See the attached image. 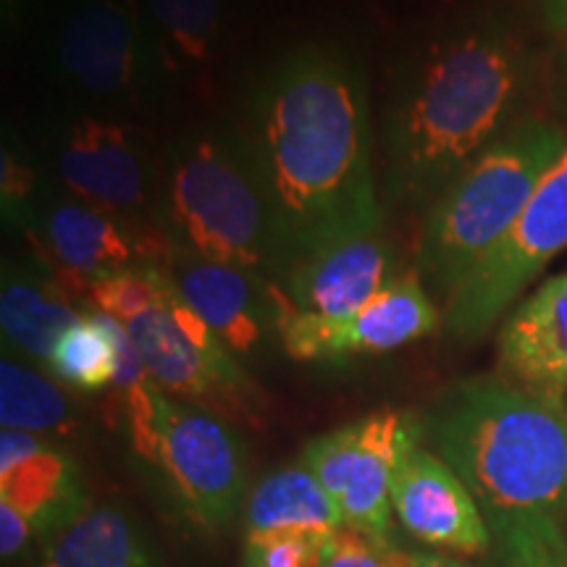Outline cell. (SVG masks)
Segmentation results:
<instances>
[{"instance_id":"cell-1","label":"cell","mask_w":567,"mask_h":567,"mask_svg":"<svg viewBox=\"0 0 567 567\" xmlns=\"http://www.w3.org/2000/svg\"><path fill=\"white\" fill-rule=\"evenodd\" d=\"M250 158L279 271L316 247L381 229L365 90L337 55L302 48L268 74L252 103Z\"/></svg>"},{"instance_id":"cell-2","label":"cell","mask_w":567,"mask_h":567,"mask_svg":"<svg viewBox=\"0 0 567 567\" xmlns=\"http://www.w3.org/2000/svg\"><path fill=\"white\" fill-rule=\"evenodd\" d=\"M488 528L567 517V405L507 379L460 381L423 425Z\"/></svg>"},{"instance_id":"cell-3","label":"cell","mask_w":567,"mask_h":567,"mask_svg":"<svg viewBox=\"0 0 567 567\" xmlns=\"http://www.w3.org/2000/svg\"><path fill=\"white\" fill-rule=\"evenodd\" d=\"M523 51L496 27L436 48L389 126V176L405 200L439 195L502 137L523 87Z\"/></svg>"},{"instance_id":"cell-4","label":"cell","mask_w":567,"mask_h":567,"mask_svg":"<svg viewBox=\"0 0 567 567\" xmlns=\"http://www.w3.org/2000/svg\"><path fill=\"white\" fill-rule=\"evenodd\" d=\"M565 145V132L555 124L515 126L436 197L425 216L415 271L429 276L444 300L502 243Z\"/></svg>"},{"instance_id":"cell-5","label":"cell","mask_w":567,"mask_h":567,"mask_svg":"<svg viewBox=\"0 0 567 567\" xmlns=\"http://www.w3.org/2000/svg\"><path fill=\"white\" fill-rule=\"evenodd\" d=\"M168 239L203 258L255 276L279 271V243L250 153L200 137L168 174Z\"/></svg>"},{"instance_id":"cell-6","label":"cell","mask_w":567,"mask_h":567,"mask_svg":"<svg viewBox=\"0 0 567 567\" xmlns=\"http://www.w3.org/2000/svg\"><path fill=\"white\" fill-rule=\"evenodd\" d=\"M124 326L153 381L168 396L229 423H264L260 389L208 323L182 302L168 276L163 300Z\"/></svg>"},{"instance_id":"cell-7","label":"cell","mask_w":567,"mask_h":567,"mask_svg":"<svg viewBox=\"0 0 567 567\" xmlns=\"http://www.w3.org/2000/svg\"><path fill=\"white\" fill-rule=\"evenodd\" d=\"M421 439L417 417L386 408L316 436L305 444L300 463L334 496L347 528L389 542L396 471Z\"/></svg>"},{"instance_id":"cell-8","label":"cell","mask_w":567,"mask_h":567,"mask_svg":"<svg viewBox=\"0 0 567 567\" xmlns=\"http://www.w3.org/2000/svg\"><path fill=\"white\" fill-rule=\"evenodd\" d=\"M567 247V145L502 243L446 297L450 334L478 339Z\"/></svg>"},{"instance_id":"cell-9","label":"cell","mask_w":567,"mask_h":567,"mask_svg":"<svg viewBox=\"0 0 567 567\" xmlns=\"http://www.w3.org/2000/svg\"><path fill=\"white\" fill-rule=\"evenodd\" d=\"M155 465L197 526L221 530L237 517L247 460L243 439L229 421L163 394Z\"/></svg>"},{"instance_id":"cell-10","label":"cell","mask_w":567,"mask_h":567,"mask_svg":"<svg viewBox=\"0 0 567 567\" xmlns=\"http://www.w3.org/2000/svg\"><path fill=\"white\" fill-rule=\"evenodd\" d=\"M442 323L421 274L405 271L375 300L347 318L297 313L276 287V329L284 352L300 363H337L354 354H384L431 337Z\"/></svg>"},{"instance_id":"cell-11","label":"cell","mask_w":567,"mask_h":567,"mask_svg":"<svg viewBox=\"0 0 567 567\" xmlns=\"http://www.w3.org/2000/svg\"><path fill=\"white\" fill-rule=\"evenodd\" d=\"M197 318H203L234 354H250L264 342L266 326H276V284L243 268L203 258L168 239L155 260Z\"/></svg>"},{"instance_id":"cell-12","label":"cell","mask_w":567,"mask_h":567,"mask_svg":"<svg viewBox=\"0 0 567 567\" xmlns=\"http://www.w3.org/2000/svg\"><path fill=\"white\" fill-rule=\"evenodd\" d=\"M279 292L297 313L347 318L392 284L394 255L379 231L352 234L300 255L279 271Z\"/></svg>"},{"instance_id":"cell-13","label":"cell","mask_w":567,"mask_h":567,"mask_svg":"<svg viewBox=\"0 0 567 567\" xmlns=\"http://www.w3.org/2000/svg\"><path fill=\"white\" fill-rule=\"evenodd\" d=\"M394 513L405 530L431 549L486 557L494 549L478 502L436 452L415 446L402 460L392 488Z\"/></svg>"},{"instance_id":"cell-14","label":"cell","mask_w":567,"mask_h":567,"mask_svg":"<svg viewBox=\"0 0 567 567\" xmlns=\"http://www.w3.org/2000/svg\"><path fill=\"white\" fill-rule=\"evenodd\" d=\"M45 247L59 279L71 295H84L90 281L109 274L155 264L166 252L168 237L142 234L124 224L116 213L90 203H63L42 224Z\"/></svg>"},{"instance_id":"cell-15","label":"cell","mask_w":567,"mask_h":567,"mask_svg":"<svg viewBox=\"0 0 567 567\" xmlns=\"http://www.w3.org/2000/svg\"><path fill=\"white\" fill-rule=\"evenodd\" d=\"M499 368L509 384L565 402L567 271L544 284L502 326Z\"/></svg>"},{"instance_id":"cell-16","label":"cell","mask_w":567,"mask_h":567,"mask_svg":"<svg viewBox=\"0 0 567 567\" xmlns=\"http://www.w3.org/2000/svg\"><path fill=\"white\" fill-rule=\"evenodd\" d=\"M59 168L80 200L116 216L140 210L147 200V176L124 126L82 118L71 126Z\"/></svg>"},{"instance_id":"cell-17","label":"cell","mask_w":567,"mask_h":567,"mask_svg":"<svg viewBox=\"0 0 567 567\" xmlns=\"http://www.w3.org/2000/svg\"><path fill=\"white\" fill-rule=\"evenodd\" d=\"M61 59L84 87L126 90L140 61L137 13L124 0H90L80 6L63 30Z\"/></svg>"},{"instance_id":"cell-18","label":"cell","mask_w":567,"mask_h":567,"mask_svg":"<svg viewBox=\"0 0 567 567\" xmlns=\"http://www.w3.org/2000/svg\"><path fill=\"white\" fill-rule=\"evenodd\" d=\"M0 499L17 507L38 536H55L90 507L74 460L45 442L0 467Z\"/></svg>"},{"instance_id":"cell-19","label":"cell","mask_w":567,"mask_h":567,"mask_svg":"<svg viewBox=\"0 0 567 567\" xmlns=\"http://www.w3.org/2000/svg\"><path fill=\"white\" fill-rule=\"evenodd\" d=\"M82 316L84 310H80L74 295L63 287L59 276L6 268L3 289H0L3 337L42 365H48L63 331Z\"/></svg>"},{"instance_id":"cell-20","label":"cell","mask_w":567,"mask_h":567,"mask_svg":"<svg viewBox=\"0 0 567 567\" xmlns=\"http://www.w3.org/2000/svg\"><path fill=\"white\" fill-rule=\"evenodd\" d=\"M344 528L342 507L302 463L281 467L252 488L245 507V536L274 530L334 534Z\"/></svg>"},{"instance_id":"cell-21","label":"cell","mask_w":567,"mask_h":567,"mask_svg":"<svg viewBox=\"0 0 567 567\" xmlns=\"http://www.w3.org/2000/svg\"><path fill=\"white\" fill-rule=\"evenodd\" d=\"M38 567H158V563L124 509L90 505L48 542Z\"/></svg>"},{"instance_id":"cell-22","label":"cell","mask_w":567,"mask_h":567,"mask_svg":"<svg viewBox=\"0 0 567 567\" xmlns=\"http://www.w3.org/2000/svg\"><path fill=\"white\" fill-rule=\"evenodd\" d=\"M48 371L59 384L82 394H97L116 384L118 350L111 329V316L87 310L71 323L55 342Z\"/></svg>"},{"instance_id":"cell-23","label":"cell","mask_w":567,"mask_h":567,"mask_svg":"<svg viewBox=\"0 0 567 567\" xmlns=\"http://www.w3.org/2000/svg\"><path fill=\"white\" fill-rule=\"evenodd\" d=\"M0 423L27 434H71L74 408L59 381L3 358L0 363Z\"/></svg>"},{"instance_id":"cell-24","label":"cell","mask_w":567,"mask_h":567,"mask_svg":"<svg viewBox=\"0 0 567 567\" xmlns=\"http://www.w3.org/2000/svg\"><path fill=\"white\" fill-rule=\"evenodd\" d=\"M488 567H567V526L551 517L509 523L492 530Z\"/></svg>"},{"instance_id":"cell-25","label":"cell","mask_w":567,"mask_h":567,"mask_svg":"<svg viewBox=\"0 0 567 567\" xmlns=\"http://www.w3.org/2000/svg\"><path fill=\"white\" fill-rule=\"evenodd\" d=\"M163 295H166V274L158 264L109 274L84 287V297L97 313L116 318L122 323L151 310L163 300Z\"/></svg>"},{"instance_id":"cell-26","label":"cell","mask_w":567,"mask_h":567,"mask_svg":"<svg viewBox=\"0 0 567 567\" xmlns=\"http://www.w3.org/2000/svg\"><path fill=\"white\" fill-rule=\"evenodd\" d=\"M151 9L184 61L208 59L221 19V0H151Z\"/></svg>"},{"instance_id":"cell-27","label":"cell","mask_w":567,"mask_h":567,"mask_svg":"<svg viewBox=\"0 0 567 567\" xmlns=\"http://www.w3.org/2000/svg\"><path fill=\"white\" fill-rule=\"evenodd\" d=\"M334 534L274 530V534L245 536L243 567H321Z\"/></svg>"},{"instance_id":"cell-28","label":"cell","mask_w":567,"mask_h":567,"mask_svg":"<svg viewBox=\"0 0 567 567\" xmlns=\"http://www.w3.org/2000/svg\"><path fill=\"white\" fill-rule=\"evenodd\" d=\"M321 567H413V551L373 542L352 528H339Z\"/></svg>"},{"instance_id":"cell-29","label":"cell","mask_w":567,"mask_h":567,"mask_svg":"<svg viewBox=\"0 0 567 567\" xmlns=\"http://www.w3.org/2000/svg\"><path fill=\"white\" fill-rule=\"evenodd\" d=\"M34 193V172L3 147V161H0V200H3V216L6 221H19V216L30 205V197Z\"/></svg>"},{"instance_id":"cell-30","label":"cell","mask_w":567,"mask_h":567,"mask_svg":"<svg viewBox=\"0 0 567 567\" xmlns=\"http://www.w3.org/2000/svg\"><path fill=\"white\" fill-rule=\"evenodd\" d=\"M32 536H38L34 534L32 523L27 520L17 507L0 499V551H3L6 563L21 555Z\"/></svg>"},{"instance_id":"cell-31","label":"cell","mask_w":567,"mask_h":567,"mask_svg":"<svg viewBox=\"0 0 567 567\" xmlns=\"http://www.w3.org/2000/svg\"><path fill=\"white\" fill-rule=\"evenodd\" d=\"M542 13L549 30L567 34V0H542Z\"/></svg>"},{"instance_id":"cell-32","label":"cell","mask_w":567,"mask_h":567,"mask_svg":"<svg viewBox=\"0 0 567 567\" xmlns=\"http://www.w3.org/2000/svg\"><path fill=\"white\" fill-rule=\"evenodd\" d=\"M413 567H471L450 555H439V551H413Z\"/></svg>"},{"instance_id":"cell-33","label":"cell","mask_w":567,"mask_h":567,"mask_svg":"<svg viewBox=\"0 0 567 567\" xmlns=\"http://www.w3.org/2000/svg\"><path fill=\"white\" fill-rule=\"evenodd\" d=\"M6 3H17V0H6Z\"/></svg>"},{"instance_id":"cell-34","label":"cell","mask_w":567,"mask_h":567,"mask_svg":"<svg viewBox=\"0 0 567 567\" xmlns=\"http://www.w3.org/2000/svg\"><path fill=\"white\" fill-rule=\"evenodd\" d=\"M444 3H452V0H444Z\"/></svg>"}]
</instances>
